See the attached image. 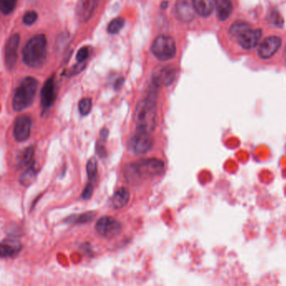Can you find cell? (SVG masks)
Segmentation results:
<instances>
[{"label": "cell", "instance_id": "cell-4", "mask_svg": "<svg viewBox=\"0 0 286 286\" xmlns=\"http://www.w3.org/2000/svg\"><path fill=\"white\" fill-rule=\"evenodd\" d=\"M38 82L34 77H25L15 90L13 97V108L16 112H21L30 107L35 99L37 92Z\"/></svg>", "mask_w": 286, "mask_h": 286}, {"label": "cell", "instance_id": "cell-17", "mask_svg": "<svg viewBox=\"0 0 286 286\" xmlns=\"http://www.w3.org/2000/svg\"><path fill=\"white\" fill-rule=\"evenodd\" d=\"M112 206L115 209H121L130 202V192L125 187H121L112 196Z\"/></svg>", "mask_w": 286, "mask_h": 286}, {"label": "cell", "instance_id": "cell-21", "mask_svg": "<svg viewBox=\"0 0 286 286\" xmlns=\"http://www.w3.org/2000/svg\"><path fill=\"white\" fill-rule=\"evenodd\" d=\"M36 170L35 167L30 166L20 177V183L23 187H29L32 184L36 177Z\"/></svg>", "mask_w": 286, "mask_h": 286}, {"label": "cell", "instance_id": "cell-15", "mask_svg": "<svg viewBox=\"0 0 286 286\" xmlns=\"http://www.w3.org/2000/svg\"><path fill=\"white\" fill-rule=\"evenodd\" d=\"M194 10L187 0H178L176 5V15L182 22H191L194 19Z\"/></svg>", "mask_w": 286, "mask_h": 286}, {"label": "cell", "instance_id": "cell-1", "mask_svg": "<svg viewBox=\"0 0 286 286\" xmlns=\"http://www.w3.org/2000/svg\"><path fill=\"white\" fill-rule=\"evenodd\" d=\"M164 162L160 159L150 158L128 164L125 170L127 182L135 183L149 177H154L161 174L164 170Z\"/></svg>", "mask_w": 286, "mask_h": 286}, {"label": "cell", "instance_id": "cell-29", "mask_svg": "<svg viewBox=\"0 0 286 286\" xmlns=\"http://www.w3.org/2000/svg\"><path fill=\"white\" fill-rule=\"evenodd\" d=\"M94 190V182H90L85 187L84 191L82 192V199L88 200L92 197V193Z\"/></svg>", "mask_w": 286, "mask_h": 286}, {"label": "cell", "instance_id": "cell-2", "mask_svg": "<svg viewBox=\"0 0 286 286\" xmlns=\"http://www.w3.org/2000/svg\"><path fill=\"white\" fill-rule=\"evenodd\" d=\"M47 41L44 35L31 38L23 50V59L25 64L32 68H40L46 61Z\"/></svg>", "mask_w": 286, "mask_h": 286}, {"label": "cell", "instance_id": "cell-33", "mask_svg": "<svg viewBox=\"0 0 286 286\" xmlns=\"http://www.w3.org/2000/svg\"><path fill=\"white\" fill-rule=\"evenodd\" d=\"M123 83H124V79H123V78H120V79L118 80L117 82H116V83H115V88H116V89H119V88L121 87Z\"/></svg>", "mask_w": 286, "mask_h": 286}, {"label": "cell", "instance_id": "cell-8", "mask_svg": "<svg viewBox=\"0 0 286 286\" xmlns=\"http://www.w3.org/2000/svg\"><path fill=\"white\" fill-rule=\"evenodd\" d=\"M96 230L100 235L111 239L120 234L121 224L112 216H102L96 223Z\"/></svg>", "mask_w": 286, "mask_h": 286}, {"label": "cell", "instance_id": "cell-31", "mask_svg": "<svg viewBox=\"0 0 286 286\" xmlns=\"http://www.w3.org/2000/svg\"><path fill=\"white\" fill-rule=\"evenodd\" d=\"M85 62L84 63H78L77 65H75L74 67H72L71 68L70 71H69V74L71 76H73V75L78 74L80 72H82L85 68Z\"/></svg>", "mask_w": 286, "mask_h": 286}, {"label": "cell", "instance_id": "cell-18", "mask_svg": "<svg viewBox=\"0 0 286 286\" xmlns=\"http://www.w3.org/2000/svg\"><path fill=\"white\" fill-rule=\"evenodd\" d=\"M192 5L198 15L207 17L212 14L214 6L213 0H192Z\"/></svg>", "mask_w": 286, "mask_h": 286}, {"label": "cell", "instance_id": "cell-9", "mask_svg": "<svg viewBox=\"0 0 286 286\" xmlns=\"http://www.w3.org/2000/svg\"><path fill=\"white\" fill-rule=\"evenodd\" d=\"M32 121L27 115H22L18 118L14 126V137L18 142H24L30 138Z\"/></svg>", "mask_w": 286, "mask_h": 286}, {"label": "cell", "instance_id": "cell-6", "mask_svg": "<svg viewBox=\"0 0 286 286\" xmlns=\"http://www.w3.org/2000/svg\"><path fill=\"white\" fill-rule=\"evenodd\" d=\"M151 51L158 60L165 62L171 60L177 53V45L173 38L159 35L152 44Z\"/></svg>", "mask_w": 286, "mask_h": 286}, {"label": "cell", "instance_id": "cell-28", "mask_svg": "<svg viewBox=\"0 0 286 286\" xmlns=\"http://www.w3.org/2000/svg\"><path fill=\"white\" fill-rule=\"evenodd\" d=\"M37 13L35 11H28L23 18V21L26 25H32L37 20Z\"/></svg>", "mask_w": 286, "mask_h": 286}, {"label": "cell", "instance_id": "cell-7", "mask_svg": "<svg viewBox=\"0 0 286 286\" xmlns=\"http://www.w3.org/2000/svg\"><path fill=\"white\" fill-rule=\"evenodd\" d=\"M129 149L137 155L145 154L151 150L154 145V140L151 133L146 130L136 129L129 140Z\"/></svg>", "mask_w": 286, "mask_h": 286}, {"label": "cell", "instance_id": "cell-34", "mask_svg": "<svg viewBox=\"0 0 286 286\" xmlns=\"http://www.w3.org/2000/svg\"><path fill=\"white\" fill-rule=\"evenodd\" d=\"M167 6H168V2L166 1H164V2L161 3V5H160V7L163 9V10H165L166 9Z\"/></svg>", "mask_w": 286, "mask_h": 286}, {"label": "cell", "instance_id": "cell-23", "mask_svg": "<svg viewBox=\"0 0 286 286\" xmlns=\"http://www.w3.org/2000/svg\"><path fill=\"white\" fill-rule=\"evenodd\" d=\"M87 174L90 182H94L97 179V162L95 158L90 159L87 164Z\"/></svg>", "mask_w": 286, "mask_h": 286}, {"label": "cell", "instance_id": "cell-12", "mask_svg": "<svg viewBox=\"0 0 286 286\" xmlns=\"http://www.w3.org/2000/svg\"><path fill=\"white\" fill-rule=\"evenodd\" d=\"M177 72L174 68L164 67L160 69H156L153 74V83L157 87H168L174 82Z\"/></svg>", "mask_w": 286, "mask_h": 286}, {"label": "cell", "instance_id": "cell-35", "mask_svg": "<svg viewBox=\"0 0 286 286\" xmlns=\"http://www.w3.org/2000/svg\"><path fill=\"white\" fill-rule=\"evenodd\" d=\"M284 53H285V65H286V48H285V51H284Z\"/></svg>", "mask_w": 286, "mask_h": 286}, {"label": "cell", "instance_id": "cell-27", "mask_svg": "<svg viewBox=\"0 0 286 286\" xmlns=\"http://www.w3.org/2000/svg\"><path fill=\"white\" fill-rule=\"evenodd\" d=\"M270 22L274 26L278 28H281L284 25V20L282 18L281 15L277 11H273L270 15Z\"/></svg>", "mask_w": 286, "mask_h": 286}, {"label": "cell", "instance_id": "cell-25", "mask_svg": "<svg viewBox=\"0 0 286 286\" xmlns=\"http://www.w3.org/2000/svg\"><path fill=\"white\" fill-rule=\"evenodd\" d=\"M78 109L82 116H87L89 115L91 110H92V99L86 97L81 100L78 104Z\"/></svg>", "mask_w": 286, "mask_h": 286}, {"label": "cell", "instance_id": "cell-5", "mask_svg": "<svg viewBox=\"0 0 286 286\" xmlns=\"http://www.w3.org/2000/svg\"><path fill=\"white\" fill-rule=\"evenodd\" d=\"M230 34L236 38L242 47L249 50L258 45L261 38L262 30H254L248 23L238 20L231 25Z\"/></svg>", "mask_w": 286, "mask_h": 286}, {"label": "cell", "instance_id": "cell-24", "mask_svg": "<svg viewBox=\"0 0 286 286\" xmlns=\"http://www.w3.org/2000/svg\"><path fill=\"white\" fill-rule=\"evenodd\" d=\"M18 0H0V10L4 15H10L15 10Z\"/></svg>", "mask_w": 286, "mask_h": 286}, {"label": "cell", "instance_id": "cell-26", "mask_svg": "<svg viewBox=\"0 0 286 286\" xmlns=\"http://www.w3.org/2000/svg\"><path fill=\"white\" fill-rule=\"evenodd\" d=\"M94 217L95 213H93V212H86V213H83V214L79 215V216L74 217V219H73V221H74L75 223H87V222L92 221Z\"/></svg>", "mask_w": 286, "mask_h": 286}, {"label": "cell", "instance_id": "cell-20", "mask_svg": "<svg viewBox=\"0 0 286 286\" xmlns=\"http://www.w3.org/2000/svg\"><path fill=\"white\" fill-rule=\"evenodd\" d=\"M34 154H35V151H34L33 146L28 147L22 150L16 158V164L18 166L23 168V167L29 165L30 162L32 161Z\"/></svg>", "mask_w": 286, "mask_h": 286}, {"label": "cell", "instance_id": "cell-3", "mask_svg": "<svg viewBox=\"0 0 286 286\" xmlns=\"http://www.w3.org/2000/svg\"><path fill=\"white\" fill-rule=\"evenodd\" d=\"M136 129L153 132L157 122L156 105L154 98H145L140 101L135 108V116Z\"/></svg>", "mask_w": 286, "mask_h": 286}, {"label": "cell", "instance_id": "cell-32", "mask_svg": "<svg viewBox=\"0 0 286 286\" xmlns=\"http://www.w3.org/2000/svg\"><path fill=\"white\" fill-rule=\"evenodd\" d=\"M107 136H108V130L107 129H102L100 131V137L102 139V141H105V140H107Z\"/></svg>", "mask_w": 286, "mask_h": 286}, {"label": "cell", "instance_id": "cell-19", "mask_svg": "<svg viewBox=\"0 0 286 286\" xmlns=\"http://www.w3.org/2000/svg\"><path fill=\"white\" fill-rule=\"evenodd\" d=\"M215 5L217 18L221 21L226 20L233 12L231 0H215Z\"/></svg>", "mask_w": 286, "mask_h": 286}, {"label": "cell", "instance_id": "cell-16", "mask_svg": "<svg viewBox=\"0 0 286 286\" xmlns=\"http://www.w3.org/2000/svg\"><path fill=\"white\" fill-rule=\"evenodd\" d=\"M22 249V245L18 239H5L1 243V257L2 258H9L19 254Z\"/></svg>", "mask_w": 286, "mask_h": 286}, {"label": "cell", "instance_id": "cell-14", "mask_svg": "<svg viewBox=\"0 0 286 286\" xmlns=\"http://www.w3.org/2000/svg\"><path fill=\"white\" fill-rule=\"evenodd\" d=\"M55 100V77L46 80L41 90V106L44 109H49Z\"/></svg>", "mask_w": 286, "mask_h": 286}, {"label": "cell", "instance_id": "cell-22", "mask_svg": "<svg viewBox=\"0 0 286 286\" xmlns=\"http://www.w3.org/2000/svg\"><path fill=\"white\" fill-rule=\"evenodd\" d=\"M125 20L123 18H116L115 20H112L111 22L107 25V31L109 34L115 35L120 32L122 30L123 27L125 26Z\"/></svg>", "mask_w": 286, "mask_h": 286}, {"label": "cell", "instance_id": "cell-13", "mask_svg": "<svg viewBox=\"0 0 286 286\" xmlns=\"http://www.w3.org/2000/svg\"><path fill=\"white\" fill-rule=\"evenodd\" d=\"M99 0H79L77 5V15L80 21L87 22L92 18Z\"/></svg>", "mask_w": 286, "mask_h": 286}, {"label": "cell", "instance_id": "cell-30", "mask_svg": "<svg viewBox=\"0 0 286 286\" xmlns=\"http://www.w3.org/2000/svg\"><path fill=\"white\" fill-rule=\"evenodd\" d=\"M88 48L82 47L78 50L77 54V61L78 63H84L85 61L87 60L88 58Z\"/></svg>", "mask_w": 286, "mask_h": 286}, {"label": "cell", "instance_id": "cell-11", "mask_svg": "<svg viewBox=\"0 0 286 286\" xmlns=\"http://www.w3.org/2000/svg\"><path fill=\"white\" fill-rule=\"evenodd\" d=\"M281 43V39L278 36H269L259 45L258 54L262 59H269L279 50Z\"/></svg>", "mask_w": 286, "mask_h": 286}, {"label": "cell", "instance_id": "cell-10", "mask_svg": "<svg viewBox=\"0 0 286 286\" xmlns=\"http://www.w3.org/2000/svg\"><path fill=\"white\" fill-rule=\"evenodd\" d=\"M19 34L11 35L5 48V66L8 70H13L17 63L18 48L20 45Z\"/></svg>", "mask_w": 286, "mask_h": 286}]
</instances>
